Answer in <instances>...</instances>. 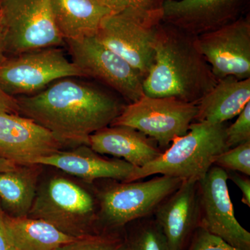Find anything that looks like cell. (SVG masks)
I'll use <instances>...</instances> for the list:
<instances>
[{
    "label": "cell",
    "instance_id": "1",
    "mask_svg": "<svg viewBox=\"0 0 250 250\" xmlns=\"http://www.w3.org/2000/svg\"><path fill=\"white\" fill-rule=\"evenodd\" d=\"M20 113L63 143L88 146L90 135L107 127L125 106L95 85L65 78L38 93L16 99Z\"/></svg>",
    "mask_w": 250,
    "mask_h": 250
},
{
    "label": "cell",
    "instance_id": "2",
    "mask_svg": "<svg viewBox=\"0 0 250 250\" xmlns=\"http://www.w3.org/2000/svg\"><path fill=\"white\" fill-rule=\"evenodd\" d=\"M154 49V62L143 82L145 95L197 104L218 82L199 50L196 36L161 22Z\"/></svg>",
    "mask_w": 250,
    "mask_h": 250
},
{
    "label": "cell",
    "instance_id": "3",
    "mask_svg": "<svg viewBox=\"0 0 250 250\" xmlns=\"http://www.w3.org/2000/svg\"><path fill=\"white\" fill-rule=\"evenodd\" d=\"M227 125L193 122L185 135L175 138L155 160L136 167L130 182L165 175L182 181H199L214 164L217 156L229 149Z\"/></svg>",
    "mask_w": 250,
    "mask_h": 250
},
{
    "label": "cell",
    "instance_id": "4",
    "mask_svg": "<svg viewBox=\"0 0 250 250\" xmlns=\"http://www.w3.org/2000/svg\"><path fill=\"white\" fill-rule=\"evenodd\" d=\"M27 217L44 220L74 237L90 234L98 220L92 195L62 177L49 179L36 192Z\"/></svg>",
    "mask_w": 250,
    "mask_h": 250
},
{
    "label": "cell",
    "instance_id": "5",
    "mask_svg": "<svg viewBox=\"0 0 250 250\" xmlns=\"http://www.w3.org/2000/svg\"><path fill=\"white\" fill-rule=\"evenodd\" d=\"M182 182L180 179L160 175L145 182L109 186L99 193L98 219L106 228L115 229L150 216Z\"/></svg>",
    "mask_w": 250,
    "mask_h": 250
},
{
    "label": "cell",
    "instance_id": "6",
    "mask_svg": "<svg viewBox=\"0 0 250 250\" xmlns=\"http://www.w3.org/2000/svg\"><path fill=\"white\" fill-rule=\"evenodd\" d=\"M197 106L174 98L143 95L125 106L110 126H126L155 141L164 152L175 138L184 136L195 122Z\"/></svg>",
    "mask_w": 250,
    "mask_h": 250
},
{
    "label": "cell",
    "instance_id": "7",
    "mask_svg": "<svg viewBox=\"0 0 250 250\" xmlns=\"http://www.w3.org/2000/svg\"><path fill=\"white\" fill-rule=\"evenodd\" d=\"M6 52L14 55L65 42L54 22L51 0H0Z\"/></svg>",
    "mask_w": 250,
    "mask_h": 250
},
{
    "label": "cell",
    "instance_id": "8",
    "mask_svg": "<svg viewBox=\"0 0 250 250\" xmlns=\"http://www.w3.org/2000/svg\"><path fill=\"white\" fill-rule=\"evenodd\" d=\"M81 77L80 69L57 47L17 54L0 65V87L12 97L32 95L56 81Z\"/></svg>",
    "mask_w": 250,
    "mask_h": 250
},
{
    "label": "cell",
    "instance_id": "9",
    "mask_svg": "<svg viewBox=\"0 0 250 250\" xmlns=\"http://www.w3.org/2000/svg\"><path fill=\"white\" fill-rule=\"evenodd\" d=\"M72 62L83 73L111 87L132 103L144 95L143 77L95 35L65 41Z\"/></svg>",
    "mask_w": 250,
    "mask_h": 250
},
{
    "label": "cell",
    "instance_id": "10",
    "mask_svg": "<svg viewBox=\"0 0 250 250\" xmlns=\"http://www.w3.org/2000/svg\"><path fill=\"white\" fill-rule=\"evenodd\" d=\"M228 179L226 170L213 165L198 181L200 228L230 246L250 250V233L235 216L229 193Z\"/></svg>",
    "mask_w": 250,
    "mask_h": 250
},
{
    "label": "cell",
    "instance_id": "11",
    "mask_svg": "<svg viewBox=\"0 0 250 250\" xmlns=\"http://www.w3.org/2000/svg\"><path fill=\"white\" fill-rule=\"evenodd\" d=\"M196 43L218 80L228 76L250 78L249 16L196 36Z\"/></svg>",
    "mask_w": 250,
    "mask_h": 250
},
{
    "label": "cell",
    "instance_id": "12",
    "mask_svg": "<svg viewBox=\"0 0 250 250\" xmlns=\"http://www.w3.org/2000/svg\"><path fill=\"white\" fill-rule=\"evenodd\" d=\"M158 25L112 14L103 20L95 36L136 69L144 80L154 62V37Z\"/></svg>",
    "mask_w": 250,
    "mask_h": 250
},
{
    "label": "cell",
    "instance_id": "13",
    "mask_svg": "<svg viewBox=\"0 0 250 250\" xmlns=\"http://www.w3.org/2000/svg\"><path fill=\"white\" fill-rule=\"evenodd\" d=\"M64 143L48 129L27 117L0 113V156L19 166L62 151Z\"/></svg>",
    "mask_w": 250,
    "mask_h": 250
},
{
    "label": "cell",
    "instance_id": "14",
    "mask_svg": "<svg viewBox=\"0 0 250 250\" xmlns=\"http://www.w3.org/2000/svg\"><path fill=\"white\" fill-rule=\"evenodd\" d=\"M249 0H164L162 22L198 36L234 22Z\"/></svg>",
    "mask_w": 250,
    "mask_h": 250
},
{
    "label": "cell",
    "instance_id": "15",
    "mask_svg": "<svg viewBox=\"0 0 250 250\" xmlns=\"http://www.w3.org/2000/svg\"><path fill=\"white\" fill-rule=\"evenodd\" d=\"M170 250H187L200 228L198 181H183L153 214Z\"/></svg>",
    "mask_w": 250,
    "mask_h": 250
},
{
    "label": "cell",
    "instance_id": "16",
    "mask_svg": "<svg viewBox=\"0 0 250 250\" xmlns=\"http://www.w3.org/2000/svg\"><path fill=\"white\" fill-rule=\"evenodd\" d=\"M36 165L52 166L92 183L102 179L129 182L136 167L123 159H109L99 156L87 146L71 152H60L41 158Z\"/></svg>",
    "mask_w": 250,
    "mask_h": 250
},
{
    "label": "cell",
    "instance_id": "17",
    "mask_svg": "<svg viewBox=\"0 0 250 250\" xmlns=\"http://www.w3.org/2000/svg\"><path fill=\"white\" fill-rule=\"evenodd\" d=\"M88 146L100 154L122 158L136 167H142L161 155L155 141L126 126H108L90 135Z\"/></svg>",
    "mask_w": 250,
    "mask_h": 250
},
{
    "label": "cell",
    "instance_id": "18",
    "mask_svg": "<svg viewBox=\"0 0 250 250\" xmlns=\"http://www.w3.org/2000/svg\"><path fill=\"white\" fill-rule=\"evenodd\" d=\"M250 102V78L224 77L197 104L195 121L225 123L238 116Z\"/></svg>",
    "mask_w": 250,
    "mask_h": 250
},
{
    "label": "cell",
    "instance_id": "19",
    "mask_svg": "<svg viewBox=\"0 0 250 250\" xmlns=\"http://www.w3.org/2000/svg\"><path fill=\"white\" fill-rule=\"evenodd\" d=\"M54 22L64 41L95 35L112 12L98 0H51Z\"/></svg>",
    "mask_w": 250,
    "mask_h": 250
},
{
    "label": "cell",
    "instance_id": "20",
    "mask_svg": "<svg viewBox=\"0 0 250 250\" xmlns=\"http://www.w3.org/2000/svg\"><path fill=\"white\" fill-rule=\"evenodd\" d=\"M1 215L6 232L17 250H55L80 238L65 234L41 219L14 217L2 210Z\"/></svg>",
    "mask_w": 250,
    "mask_h": 250
},
{
    "label": "cell",
    "instance_id": "21",
    "mask_svg": "<svg viewBox=\"0 0 250 250\" xmlns=\"http://www.w3.org/2000/svg\"><path fill=\"white\" fill-rule=\"evenodd\" d=\"M36 166H19L16 170L0 173V198L8 214L27 216L36 195L39 174Z\"/></svg>",
    "mask_w": 250,
    "mask_h": 250
},
{
    "label": "cell",
    "instance_id": "22",
    "mask_svg": "<svg viewBox=\"0 0 250 250\" xmlns=\"http://www.w3.org/2000/svg\"><path fill=\"white\" fill-rule=\"evenodd\" d=\"M113 14L123 15L149 25L162 22L164 0H98Z\"/></svg>",
    "mask_w": 250,
    "mask_h": 250
},
{
    "label": "cell",
    "instance_id": "23",
    "mask_svg": "<svg viewBox=\"0 0 250 250\" xmlns=\"http://www.w3.org/2000/svg\"><path fill=\"white\" fill-rule=\"evenodd\" d=\"M130 224L132 228L125 236L129 250H170L153 215Z\"/></svg>",
    "mask_w": 250,
    "mask_h": 250
},
{
    "label": "cell",
    "instance_id": "24",
    "mask_svg": "<svg viewBox=\"0 0 250 250\" xmlns=\"http://www.w3.org/2000/svg\"><path fill=\"white\" fill-rule=\"evenodd\" d=\"M55 250H129L126 237L110 233H90Z\"/></svg>",
    "mask_w": 250,
    "mask_h": 250
},
{
    "label": "cell",
    "instance_id": "25",
    "mask_svg": "<svg viewBox=\"0 0 250 250\" xmlns=\"http://www.w3.org/2000/svg\"><path fill=\"white\" fill-rule=\"evenodd\" d=\"M213 165L250 177V141L222 153L217 156Z\"/></svg>",
    "mask_w": 250,
    "mask_h": 250
},
{
    "label": "cell",
    "instance_id": "26",
    "mask_svg": "<svg viewBox=\"0 0 250 250\" xmlns=\"http://www.w3.org/2000/svg\"><path fill=\"white\" fill-rule=\"evenodd\" d=\"M250 141V102L238 116L236 122L227 126L226 143L233 148Z\"/></svg>",
    "mask_w": 250,
    "mask_h": 250
},
{
    "label": "cell",
    "instance_id": "27",
    "mask_svg": "<svg viewBox=\"0 0 250 250\" xmlns=\"http://www.w3.org/2000/svg\"><path fill=\"white\" fill-rule=\"evenodd\" d=\"M186 250H243L230 246L219 237L201 228L192 237Z\"/></svg>",
    "mask_w": 250,
    "mask_h": 250
},
{
    "label": "cell",
    "instance_id": "28",
    "mask_svg": "<svg viewBox=\"0 0 250 250\" xmlns=\"http://www.w3.org/2000/svg\"><path fill=\"white\" fill-rule=\"evenodd\" d=\"M228 179L236 184L242 192L241 202L250 207V179L248 176L234 172V171H227Z\"/></svg>",
    "mask_w": 250,
    "mask_h": 250
},
{
    "label": "cell",
    "instance_id": "29",
    "mask_svg": "<svg viewBox=\"0 0 250 250\" xmlns=\"http://www.w3.org/2000/svg\"><path fill=\"white\" fill-rule=\"evenodd\" d=\"M0 113L18 115L20 113L18 101L14 97L8 95L0 87Z\"/></svg>",
    "mask_w": 250,
    "mask_h": 250
},
{
    "label": "cell",
    "instance_id": "30",
    "mask_svg": "<svg viewBox=\"0 0 250 250\" xmlns=\"http://www.w3.org/2000/svg\"><path fill=\"white\" fill-rule=\"evenodd\" d=\"M0 250H17L6 232L0 210Z\"/></svg>",
    "mask_w": 250,
    "mask_h": 250
},
{
    "label": "cell",
    "instance_id": "31",
    "mask_svg": "<svg viewBox=\"0 0 250 250\" xmlns=\"http://www.w3.org/2000/svg\"><path fill=\"white\" fill-rule=\"evenodd\" d=\"M6 53V31L0 17V65L6 60L4 55Z\"/></svg>",
    "mask_w": 250,
    "mask_h": 250
},
{
    "label": "cell",
    "instance_id": "32",
    "mask_svg": "<svg viewBox=\"0 0 250 250\" xmlns=\"http://www.w3.org/2000/svg\"><path fill=\"white\" fill-rule=\"evenodd\" d=\"M19 166L13 161L0 156V173L16 170Z\"/></svg>",
    "mask_w": 250,
    "mask_h": 250
}]
</instances>
